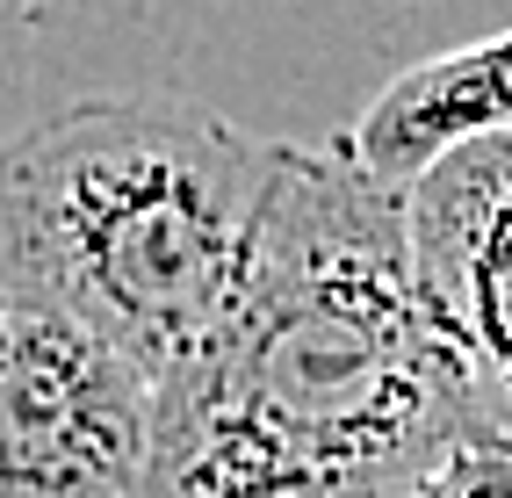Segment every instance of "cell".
Masks as SVG:
<instances>
[{
  "instance_id": "277c9868",
  "label": "cell",
  "mask_w": 512,
  "mask_h": 498,
  "mask_svg": "<svg viewBox=\"0 0 512 498\" xmlns=\"http://www.w3.org/2000/svg\"><path fill=\"white\" fill-rule=\"evenodd\" d=\"M419 268L476 361L498 434H512V130L440 152L404 188Z\"/></svg>"
},
{
  "instance_id": "7a4b0ae2",
  "label": "cell",
  "mask_w": 512,
  "mask_h": 498,
  "mask_svg": "<svg viewBox=\"0 0 512 498\" xmlns=\"http://www.w3.org/2000/svg\"><path fill=\"white\" fill-rule=\"evenodd\" d=\"M282 138L188 94H87L0 138V289L94 325L152 383L231 318Z\"/></svg>"
},
{
  "instance_id": "3957f363",
  "label": "cell",
  "mask_w": 512,
  "mask_h": 498,
  "mask_svg": "<svg viewBox=\"0 0 512 498\" xmlns=\"http://www.w3.org/2000/svg\"><path fill=\"white\" fill-rule=\"evenodd\" d=\"M159 383L94 325L0 289V498H138Z\"/></svg>"
},
{
  "instance_id": "8992f818",
  "label": "cell",
  "mask_w": 512,
  "mask_h": 498,
  "mask_svg": "<svg viewBox=\"0 0 512 498\" xmlns=\"http://www.w3.org/2000/svg\"><path fill=\"white\" fill-rule=\"evenodd\" d=\"M412 498H512V434L462 441Z\"/></svg>"
},
{
  "instance_id": "5b68a950",
  "label": "cell",
  "mask_w": 512,
  "mask_h": 498,
  "mask_svg": "<svg viewBox=\"0 0 512 498\" xmlns=\"http://www.w3.org/2000/svg\"><path fill=\"white\" fill-rule=\"evenodd\" d=\"M491 130H512V29L455 44V51L412 65V73H397L354 116V130L339 145L375 181L412 188L440 152H455L469 138H491Z\"/></svg>"
},
{
  "instance_id": "6da1fadb",
  "label": "cell",
  "mask_w": 512,
  "mask_h": 498,
  "mask_svg": "<svg viewBox=\"0 0 512 498\" xmlns=\"http://www.w3.org/2000/svg\"><path fill=\"white\" fill-rule=\"evenodd\" d=\"M476 434L498 419L404 188L347 145H282L246 289L159 383L138 498H412Z\"/></svg>"
}]
</instances>
